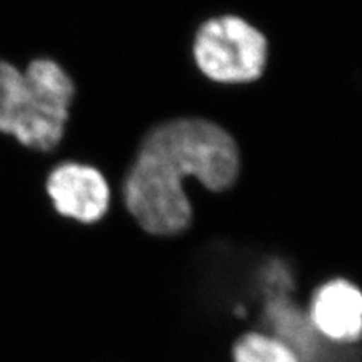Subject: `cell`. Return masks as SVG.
Wrapping results in <instances>:
<instances>
[{
  "mask_svg": "<svg viewBox=\"0 0 362 362\" xmlns=\"http://www.w3.org/2000/svg\"><path fill=\"white\" fill-rule=\"evenodd\" d=\"M239 171V146L228 130L207 118L178 117L144 134L113 194L145 233L174 235L192 221L187 181L223 192Z\"/></svg>",
  "mask_w": 362,
  "mask_h": 362,
  "instance_id": "obj_1",
  "label": "cell"
},
{
  "mask_svg": "<svg viewBox=\"0 0 362 362\" xmlns=\"http://www.w3.org/2000/svg\"><path fill=\"white\" fill-rule=\"evenodd\" d=\"M194 59L199 73L223 86L252 85L266 73L269 42L264 33L239 16L209 18L198 28Z\"/></svg>",
  "mask_w": 362,
  "mask_h": 362,
  "instance_id": "obj_2",
  "label": "cell"
},
{
  "mask_svg": "<svg viewBox=\"0 0 362 362\" xmlns=\"http://www.w3.org/2000/svg\"><path fill=\"white\" fill-rule=\"evenodd\" d=\"M30 93L29 113L14 139L26 148L49 153L62 142L76 97L73 77L52 58H35L23 68Z\"/></svg>",
  "mask_w": 362,
  "mask_h": 362,
  "instance_id": "obj_3",
  "label": "cell"
},
{
  "mask_svg": "<svg viewBox=\"0 0 362 362\" xmlns=\"http://www.w3.org/2000/svg\"><path fill=\"white\" fill-rule=\"evenodd\" d=\"M45 192L56 213L83 226L103 221L113 202L107 175L85 160H65L56 165L45 180Z\"/></svg>",
  "mask_w": 362,
  "mask_h": 362,
  "instance_id": "obj_4",
  "label": "cell"
},
{
  "mask_svg": "<svg viewBox=\"0 0 362 362\" xmlns=\"http://www.w3.org/2000/svg\"><path fill=\"white\" fill-rule=\"evenodd\" d=\"M313 331L331 344H356L362 339V290L346 278L317 286L307 303Z\"/></svg>",
  "mask_w": 362,
  "mask_h": 362,
  "instance_id": "obj_5",
  "label": "cell"
},
{
  "mask_svg": "<svg viewBox=\"0 0 362 362\" xmlns=\"http://www.w3.org/2000/svg\"><path fill=\"white\" fill-rule=\"evenodd\" d=\"M30 106L25 73L16 64L0 59V133L16 136Z\"/></svg>",
  "mask_w": 362,
  "mask_h": 362,
  "instance_id": "obj_6",
  "label": "cell"
},
{
  "mask_svg": "<svg viewBox=\"0 0 362 362\" xmlns=\"http://www.w3.org/2000/svg\"><path fill=\"white\" fill-rule=\"evenodd\" d=\"M233 362H302L286 339L263 331H246L231 347Z\"/></svg>",
  "mask_w": 362,
  "mask_h": 362,
  "instance_id": "obj_7",
  "label": "cell"
}]
</instances>
